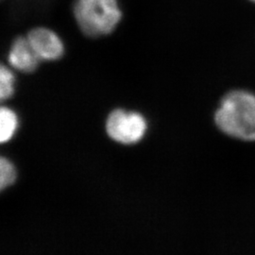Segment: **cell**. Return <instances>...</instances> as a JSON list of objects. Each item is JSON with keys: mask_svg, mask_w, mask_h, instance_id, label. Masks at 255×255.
<instances>
[{"mask_svg": "<svg viewBox=\"0 0 255 255\" xmlns=\"http://www.w3.org/2000/svg\"><path fill=\"white\" fill-rule=\"evenodd\" d=\"M215 120L219 129L230 136L255 141V96L245 91L230 92L221 101Z\"/></svg>", "mask_w": 255, "mask_h": 255, "instance_id": "cell-1", "label": "cell"}, {"mask_svg": "<svg viewBox=\"0 0 255 255\" xmlns=\"http://www.w3.org/2000/svg\"><path fill=\"white\" fill-rule=\"evenodd\" d=\"M74 16L86 36L100 37L114 31L122 12L118 0H76Z\"/></svg>", "mask_w": 255, "mask_h": 255, "instance_id": "cell-2", "label": "cell"}, {"mask_svg": "<svg viewBox=\"0 0 255 255\" xmlns=\"http://www.w3.org/2000/svg\"><path fill=\"white\" fill-rule=\"evenodd\" d=\"M106 128L109 136L115 141L128 145L134 144L146 132V120L137 113L116 110L110 115Z\"/></svg>", "mask_w": 255, "mask_h": 255, "instance_id": "cell-3", "label": "cell"}, {"mask_svg": "<svg viewBox=\"0 0 255 255\" xmlns=\"http://www.w3.org/2000/svg\"><path fill=\"white\" fill-rule=\"evenodd\" d=\"M27 38L40 60L54 61L64 54L61 38L49 28L35 27L28 32Z\"/></svg>", "mask_w": 255, "mask_h": 255, "instance_id": "cell-4", "label": "cell"}, {"mask_svg": "<svg viewBox=\"0 0 255 255\" xmlns=\"http://www.w3.org/2000/svg\"><path fill=\"white\" fill-rule=\"evenodd\" d=\"M8 59L13 68L27 73L34 71L40 61L27 37H18L13 41Z\"/></svg>", "mask_w": 255, "mask_h": 255, "instance_id": "cell-5", "label": "cell"}, {"mask_svg": "<svg viewBox=\"0 0 255 255\" xmlns=\"http://www.w3.org/2000/svg\"><path fill=\"white\" fill-rule=\"evenodd\" d=\"M17 128V117L9 108L2 107L0 110V141L5 143L13 136Z\"/></svg>", "mask_w": 255, "mask_h": 255, "instance_id": "cell-6", "label": "cell"}, {"mask_svg": "<svg viewBox=\"0 0 255 255\" xmlns=\"http://www.w3.org/2000/svg\"><path fill=\"white\" fill-rule=\"evenodd\" d=\"M14 76L8 67L1 65L0 69V99L5 101L10 98L14 91Z\"/></svg>", "mask_w": 255, "mask_h": 255, "instance_id": "cell-7", "label": "cell"}, {"mask_svg": "<svg viewBox=\"0 0 255 255\" xmlns=\"http://www.w3.org/2000/svg\"><path fill=\"white\" fill-rule=\"evenodd\" d=\"M16 179L15 168L9 160L4 157L0 160V189L3 190L12 184Z\"/></svg>", "mask_w": 255, "mask_h": 255, "instance_id": "cell-8", "label": "cell"}, {"mask_svg": "<svg viewBox=\"0 0 255 255\" xmlns=\"http://www.w3.org/2000/svg\"><path fill=\"white\" fill-rule=\"evenodd\" d=\"M251 1H253V2H255V0H251Z\"/></svg>", "mask_w": 255, "mask_h": 255, "instance_id": "cell-9", "label": "cell"}]
</instances>
